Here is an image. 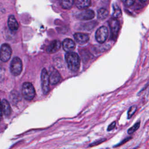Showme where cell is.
<instances>
[{"mask_svg":"<svg viewBox=\"0 0 149 149\" xmlns=\"http://www.w3.org/2000/svg\"><path fill=\"white\" fill-rule=\"evenodd\" d=\"M105 139H101V140H98V141H95V142L93 143L92 144H91L90 145V146H97V145H98V144L101 143L102 142H103V141H105Z\"/></svg>","mask_w":149,"mask_h":149,"instance_id":"603a6c76","label":"cell"},{"mask_svg":"<svg viewBox=\"0 0 149 149\" xmlns=\"http://www.w3.org/2000/svg\"><path fill=\"white\" fill-rule=\"evenodd\" d=\"M22 62L18 57L13 58L10 66L11 73L13 76H18L20 74L22 70Z\"/></svg>","mask_w":149,"mask_h":149,"instance_id":"3957f363","label":"cell"},{"mask_svg":"<svg viewBox=\"0 0 149 149\" xmlns=\"http://www.w3.org/2000/svg\"><path fill=\"white\" fill-rule=\"evenodd\" d=\"M113 16L114 18L116 19L118 17L120 16L121 14V10L120 8L118 6L117 4L114 3L113 5Z\"/></svg>","mask_w":149,"mask_h":149,"instance_id":"ac0fdd59","label":"cell"},{"mask_svg":"<svg viewBox=\"0 0 149 149\" xmlns=\"http://www.w3.org/2000/svg\"><path fill=\"white\" fill-rule=\"evenodd\" d=\"M8 24L9 29L12 31H16L19 28V24L13 15H10L9 17Z\"/></svg>","mask_w":149,"mask_h":149,"instance_id":"4fadbf2b","label":"cell"},{"mask_svg":"<svg viewBox=\"0 0 149 149\" xmlns=\"http://www.w3.org/2000/svg\"><path fill=\"white\" fill-rule=\"evenodd\" d=\"M41 87L44 94H47L49 91V74L46 70L44 68L42 70L41 74Z\"/></svg>","mask_w":149,"mask_h":149,"instance_id":"277c9868","label":"cell"},{"mask_svg":"<svg viewBox=\"0 0 149 149\" xmlns=\"http://www.w3.org/2000/svg\"><path fill=\"white\" fill-rule=\"evenodd\" d=\"M122 2L124 3V4L127 6H131L132 5L134 2L135 1H133V0H127V1H122Z\"/></svg>","mask_w":149,"mask_h":149,"instance_id":"44dd1931","label":"cell"},{"mask_svg":"<svg viewBox=\"0 0 149 149\" xmlns=\"http://www.w3.org/2000/svg\"><path fill=\"white\" fill-rule=\"evenodd\" d=\"M108 36V30L106 26H101L97 29L95 33L96 40L100 43L104 42Z\"/></svg>","mask_w":149,"mask_h":149,"instance_id":"52a82bcc","label":"cell"},{"mask_svg":"<svg viewBox=\"0 0 149 149\" xmlns=\"http://www.w3.org/2000/svg\"><path fill=\"white\" fill-rule=\"evenodd\" d=\"M61 46V43L59 40H54L47 48V52L49 54L55 53L58 51Z\"/></svg>","mask_w":149,"mask_h":149,"instance_id":"7c38bea8","label":"cell"},{"mask_svg":"<svg viewBox=\"0 0 149 149\" xmlns=\"http://www.w3.org/2000/svg\"><path fill=\"white\" fill-rule=\"evenodd\" d=\"M65 60L70 70L74 72L78 70L80 65V59L76 53L74 52L66 53Z\"/></svg>","mask_w":149,"mask_h":149,"instance_id":"6da1fadb","label":"cell"},{"mask_svg":"<svg viewBox=\"0 0 149 149\" xmlns=\"http://www.w3.org/2000/svg\"><path fill=\"white\" fill-rule=\"evenodd\" d=\"M115 126H116V122H113L112 123H111V124L108 126V129H107L108 131H110V130H112V129L115 127Z\"/></svg>","mask_w":149,"mask_h":149,"instance_id":"7402d4cb","label":"cell"},{"mask_svg":"<svg viewBox=\"0 0 149 149\" xmlns=\"http://www.w3.org/2000/svg\"><path fill=\"white\" fill-rule=\"evenodd\" d=\"M140 122H138L136 123H135L132 127H131L130 128H129L127 130V132L129 134H132L133 133H134L135 131H136L140 127Z\"/></svg>","mask_w":149,"mask_h":149,"instance_id":"d6986e66","label":"cell"},{"mask_svg":"<svg viewBox=\"0 0 149 149\" xmlns=\"http://www.w3.org/2000/svg\"><path fill=\"white\" fill-rule=\"evenodd\" d=\"M131 139V137H128V138H127V139H125L123 141H122V143H120L119 144H118L116 146H120V145H122V144H123V143H125V142H126L127 141H128L129 140H130Z\"/></svg>","mask_w":149,"mask_h":149,"instance_id":"cb8c5ba5","label":"cell"},{"mask_svg":"<svg viewBox=\"0 0 149 149\" xmlns=\"http://www.w3.org/2000/svg\"><path fill=\"white\" fill-rule=\"evenodd\" d=\"M59 3L62 8L65 9H69L73 6L74 3V1H61Z\"/></svg>","mask_w":149,"mask_h":149,"instance_id":"2e32d148","label":"cell"},{"mask_svg":"<svg viewBox=\"0 0 149 149\" xmlns=\"http://www.w3.org/2000/svg\"><path fill=\"white\" fill-rule=\"evenodd\" d=\"M108 23L111 29V38H112L113 40H115L117 37L120 29L119 22L117 19L112 18L109 20Z\"/></svg>","mask_w":149,"mask_h":149,"instance_id":"8992f818","label":"cell"},{"mask_svg":"<svg viewBox=\"0 0 149 149\" xmlns=\"http://www.w3.org/2000/svg\"><path fill=\"white\" fill-rule=\"evenodd\" d=\"M76 6L80 9H85L88 8L91 5V1L90 0H78L74 1Z\"/></svg>","mask_w":149,"mask_h":149,"instance_id":"9a60e30c","label":"cell"},{"mask_svg":"<svg viewBox=\"0 0 149 149\" xmlns=\"http://www.w3.org/2000/svg\"><path fill=\"white\" fill-rule=\"evenodd\" d=\"M22 93L23 97L27 101H31L36 95L34 86L30 82H25L23 83Z\"/></svg>","mask_w":149,"mask_h":149,"instance_id":"7a4b0ae2","label":"cell"},{"mask_svg":"<svg viewBox=\"0 0 149 149\" xmlns=\"http://www.w3.org/2000/svg\"><path fill=\"white\" fill-rule=\"evenodd\" d=\"M75 40L80 44H84L86 43L90 39L89 36L86 33H76L74 34Z\"/></svg>","mask_w":149,"mask_h":149,"instance_id":"8fae6325","label":"cell"},{"mask_svg":"<svg viewBox=\"0 0 149 149\" xmlns=\"http://www.w3.org/2000/svg\"><path fill=\"white\" fill-rule=\"evenodd\" d=\"M95 13L92 10H85L80 13H79L77 16L76 17L79 20H90L94 17Z\"/></svg>","mask_w":149,"mask_h":149,"instance_id":"9c48e42d","label":"cell"},{"mask_svg":"<svg viewBox=\"0 0 149 149\" xmlns=\"http://www.w3.org/2000/svg\"><path fill=\"white\" fill-rule=\"evenodd\" d=\"M12 55V49L8 44H3L0 48V59L6 62L9 60Z\"/></svg>","mask_w":149,"mask_h":149,"instance_id":"5b68a950","label":"cell"},{"mask_svg":"<svg viewBox=\"0 0 149 149\" xmlns=\"http://www.w3.org/2000/svg\"><path fill=\"white\" fill-rule=\"evenodd\" d=\"M62 46L63 49L67 52H71L74 49L76 45L74 42L70 38H66L62 42Z\"/></svg>","mask_w":149,"mask_h":149,"instance_id":"30bf717a","label":"cell"},{"mask_svg":"<svg viewBox=\"0 0 149 149\" xmlns=\"http://www.w3.org/2000/svg\"><path fill=\"white\" fill-rule=\"evenodd\" d=\"M136 109H137V107H136V105H133V106H132L130 108H129V111H128V112H127V116H128V118H130V117H132V116L135 113V112L136 111Z\"/></svg>","mask_w":149,"mask_h":149,"instance_id":"ffe728a7","label":"cell"},{"mask_svg":"<svg viewBox=\"0 0 149 149\" xmlns=\"http://www.w3.org/2000/svg\"><path fill=\"white\" fill-rule=\"evenodd\" d=\"M2 110L1 102L0 101V120L2 119Z\"/></svg>","mask_w":149,"mask_h":149,"instance_id":"d4e9b609","label":"cell"},{"mask_svg":"<svg viewBox=\"0 0 149 149\" xmlns=\"http://www.w3.org/2000/svg\"><path fill=\"white\" fill-rule=\"evenodd\" d=\"M49 79L50 84H56L60 81L61 79V76L57 70H56L55 68H52L50 70Z\"/></svg>","mask_w":149,"mask_h":149,"instance_id":"ba28073f","label":"cell"},{"mask_svg":"<svg viewBox=\"0 0 149 149\" xmlns=\"http://www.w3.org/2000/svg\"><path fill=\"white\" fill-rule=\"evenodd\" d=\"M108 15V11L105 8H100L97 12V16L100 19H104Z\"/></svg>","mask_w":149,"mask_h":149,"instance_id":"e0dca14e","label":"cell"},{"mask_svg":"<svg viewBox=\"0 0 149 149\" xmlns=\"http://www.w3.org/2000/svg\"><path fill=\"white\" fill-rule=\"evenodd\" d=\"M1 105L3 113L6 116L9 117L11 114V108L9 103L7 101V100L3 99L1 102Z\"/></svg>","mask_w":149,"mask_h":149,"instance_id":"5bb4252c","label":"cell"}]
</instances>
